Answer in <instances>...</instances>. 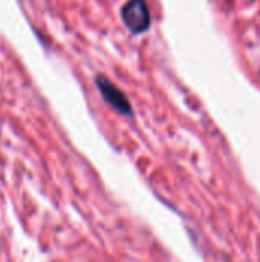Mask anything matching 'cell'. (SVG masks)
Here are the masks:
<instances>
[{"label": "cell", "mask_w": 260, "mask_h": 262, "mask_svg": "<svg viewBox=\"0 0 260 262\" xmlns=\"http://www.w3.org/2000/svg\"><path fill=\"white\" fill-rule=\"evenodd\" d=\"M121 17L133 34H143L150 28V11L146 0H127L121 9Z\"/></svg>", "instance_id": "obj_1"}, {"label": "cell", "mask_w": 260, "mask_h": 262, "mask_svg": "<svg viewBox=\"0 0 260 262\" xmlns=\"http://www.w3.org/2000/svg\"><path fill=\"white\" fill-rule=\"evenodd\" d=\"M97 88L100 91V94L103 95L104 101L112 106L116 112L123 114V115H132V106L127 100V97L124 95V92L116 88L115 83H112L107 77L104 75H98L95 78Z\"/></svg>", "instance_id": "obj_2"}]
</instances>
